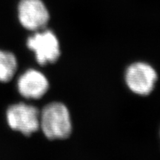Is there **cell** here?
<instances>
[{
  "label": "cell",
  "mask_w": 160,
  "mask_h": 160,
  "mask_svg": "<svg viewBox=\"0 0 160 160\" xmlns=\"http://www.w3.org/2000/svg\"><path fill=\"white\" fill-rule=\"evenodd\" d=\"M40 128L49 139L68 137L72 131V122L68 108L57 102L45 106L40 113Z\"/></svg>",
  "instance_id": "1"
},
{
  "label": "cell",
  "mask_w": 160,
  "mask_h": 160,
  "mask_svg": "<svg viewBox=\"0 0 160 160\" xmlns=\"http://www.w3.org/2000/svg\"><path fill=\"white\" fill-rule=\"evenodd\" d=\"M8 124L11 129L25 136H31L40 128V113L34 106L25 103L12 105L6 113Z\"/></svg>",
  "instance_id": "2"
},
{
  "label": "cell",
  "mask_w": 160,
  "mask_h": 160,
  "mask_svg": "<svg viewBox=\"0 0 160 160\" xmlns=\"http://www.w3.org/2000/svg\"><path fill=\"white\" fill-rule=\"evenodd\" d=\"M27 46L34 53L37 62L41 65L55 62L60 56L59 40L50 30L35 31L28 39Z\"/></svg>",
  "instance_id": "3"
},
{
  "label": "cell",
  "mask_w": 160,
  "mask_h": 160,
  "mask_svg": "<svg viewBox=\"0 0 160 160\" xmlns=\"http://www.w3.org/2000/svg\"><path fill=\"white\" fill-rule=\"evenodd\" d=\"M157 80V73L155 69L147 63H133L126 70V84L136 94L148 95L154 88Z\"/></svg>",
  "instance_id": "4"
},
{
  "label": "cell",
  "mask_w": 160,
  "mask_h": 160,
  "mask_svg": "<svg viewBox=\"0 0 160 160\" xmlns=\"http://www.w3.org/2000/svg\"><path fill=\"white\" fill-rule=\"evenodd\" d=\"M21 25L32 31L42 30L49 20V13L42 0H21L18 7Z\"/></svg>",
  "instance_id": "5"
},
{
  "label": "cell",
  "mask_w": 160,
  "mask_h": 160,
  "mask_svg": "<svg viewBox=\"0 0 160 160\" xmlns=\"http://www.w3.org/2000/svg\"><path fill=\"white\" fill-rule=\"evenodd\" d=\"M48 88V80L42 73L35 69L26 71L17 82L18 91L26 99H40L47 93Z\"/></svg>",
  "instance_id": "6"
},
{
  "label": "cell",
  "mask_w": 160,
  "mask_h": 160,
  "mask_svg": "<svg viewBox=\"0 0 160 160\" xmlns=\"http://www.w3.org/2000/svg\"><path fill=\"white\" fill-rule=\"evenodd\" d=\"M17 59L11 52L0 50V82H8L17 70Z\"/></svg>",
  "instance_id": "7"
}]
</instances>
